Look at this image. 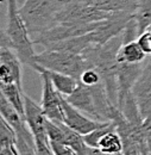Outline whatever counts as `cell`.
Wrapping results in <instances>:
<instances>
[{"label":"cell","mask_w":151,"mask_h":155,"mask_svg":"<svg viewBox=\"0 0 151 155\" xmlns=\"http://www.w3.org/2000/svg\"><path fill=\"white\" fill-rule=\"evenodd\" d=\"M0 45L11 48L23 64L35 69L36 53L34 49L35 42L31 37L29 29L19 13L17 0H7V18L6 26L1 31Z\"/></svg>","instance_id":"obj_1"},{"label":"cell","mask_w":151,"mask_h":155,"mask_svg":"<svg viewBox=\"0 0 151 155\" xmlns=\"http://www.w3.org/2000/svg\"><path fill=\"white\" fill-rule=\"evenodd\" d=\"M63 6L62 0H25L19 7L32 39L56 24L57 15Z\"/></svg>","instance_id":"obj_2"},{"label":"cell","mask_w":151,"mask_h":155,"mask_svg":"<svg viewBox=\"0 0 151 155\" xmlns=\"http://www.w3.org/2000/svg\"><path fill=\"white\" fill-rule=\"evenodd\" d=\"M36 66H40L49 71H55L72 75L79 80L82 72L91 68L92 64L83 54H75L66 50L47 48L42 53L36 54Z\"/></svg>","instance_id":"obj_3"},{"label":"cell","mask_w":151,"mask_h":155,"mask_svg":"<svg viewBox=\"0 0 151 155\" xmlns=\"http://www.w3.org/2000/svg\"><path fill=\"white\" fill-rule=\"evenodd\" d=\"M111 120L123 140V154H150L143 124H131L117 106L112 107Z\"/></svg>","instance_id":"obj_4"},{"label":"cell","mask_w":151,"mask_h":155,"mask_svg":"<svg viewBox=\"0 0 151 155\" xmlns=\"http://www.w3.org/2000/svg\"><path fill=\"white\" fill-rule=\"evenodd\" d=\"M24 100H25V119L35 138L36 153L37 155H53L54 153L51 149L50 138L47 129L48 117L45 115L42 105L39 106L36 101H34L26 94L24 96Z\"/></svg>","instance_id":"obj_5"},{"label":"cell","mask_w":151,"mask_h":155,"mask_svg":"<svg viewBox=\"0 0 151 155\" xmlns=\"http://www.w3.org/2000/svg\"><path fill=\"white\" fill-rule=\"evenodd\" d=\"M0 114L16 131L18 140L17 147L20 155H37L35 138L25 117L21 116L2 94L0 96Z\"/></svg>","instance_id":"obj_6"},{"label":"cell","mask_w":151,"mask_h":155,"mask_svg":"<svg viewBox=\"0 0 151 155\" xmlns=\"http://www.w3.org/2000/svg\"><path fill=\"white\" fill-rule=\"evenodd\" d=\"M112 13L101 11L86 2L67 0L57 15L56 23H93L106 19Z\"/></svg>","instance_id":"obj_7"},{"label":"cell","mask_w":151,"mask_h":155,"mask_svg":"<svg viewBox=\"0 0 151 155\" xmlns=\"http://www.w3.org/2000/svg\"><path fill=\"white\" fill-rule=\"evenodd\" d=\"M37 71L42 79L43 92H42V107L49 119L56 122H64V107H63V96L57 91L49 77L45 68L36 66Z\"/></svg>","instance_id":"obj_8"},{"label":"cell","mask_w":151,"mask_h":155,"mask_svg":"<svg viewBox=\"0 0 151 155\" xmlns=\"http://www.w3.org/2000/svg\"><path fill=\"white\" fill-rule=\"evenodd\" d=\"M132 93L143 119L151 116V55H148L143 72L133 86Z\"/></svg>","instance_id":"obj_9"},{"label":"cell","mask_w":151,"mask_h":155,"mask_svg":"<svg viewBox=\"0 0 151 155\" xmlns=\"http://www.w3.org/2000/svg\"><path fill=\"white\" fill-rule=\"evenodd\" d=\"M144 63H129L118 61L117 64V79H118V105L127 97L137 81V79L143 72Z\"/></svg>","instance_id":"obj_10"},{"label":"cell","mask_w":151,"mask_h":155,"mask_svg":"<svg viewBox=\"0 0 151 155\" xmlns=\"http://www.w3.org/2000/svg\"><path fill=\"white\" fill-rule=\"evenodd\" d=\"M21 64L23 62L17 54L7 47H0V84H21Z\"/></svg>","instance_id":"obj_11"},{"label":"cell","mask_w":151,"mask_h":155,"mask_svg":"<svg viewBox=\"0 0 151 155\" xmlns=\"http://www.w3.org/2000/svg\"><path fill=\"white\" fill-rule=\"evenodd\" d=\"M63 107H64V123L69 125L72 129L76 130L81 135H86L96 128L102 127L106 122H101L98 119H93L86 114L81 112L74 107L63 96ZM108 122V120H107Z\"/></svg>","instance_id":"obj_12"},{"label":"cell","mask_w":151,"mask_h":155,"mask_svg":"<svg viewBox=\"0 0 151 155\" xmlns=\"http://www.w3.org/2000/svg\"><path fill=\"white\" fill-rule=\"evenodd\" d=\"M74 107L80 110L81 112L86 114L87 116L93 117L98 120H101V117L99 115L98 107H96V101H95L94 93L91 87L81 84L79 81V86L76 90L69 96L64 97ZM102 122V120H101Z\"/></svg>","instance_id":"obj_13"},{"label":"cell","mask_w":151,"mask_h":155,"mask_svg":"<svg viewBox=\"0 0 151 155\" xmlns=\"http://www.w3.org/2000/svg\"><path fill=\"white\" fill-rule=\"evenodd\" d=\"M67 1V0H62ZM86 2L91 6H94L95 8L108 12V13H115V12H134L136 5L138 0H75Z\"/></svg>","instance_id":"obj_14"},{"label":"cell","mask_w":151,"mask_h":155,"mask_svg":"<svg viewBox=\"0 0 151 155\" xmlns=\"http://www.w3.org/2000/svg\"><path fill=\"white\" fill-rule=\"evenodd\" d=\"M16 131L8 122L0 117V155H20Z\"/></svg>","instance_id":"obj_15"},{"label":"cell","mask_w":151,"mask_h":155,"mask_svg":"<svg viewBox=\"0 0 151 155\" xmlns=\"http://www.w3.org/2000/svg\"><path fill=\"white\" fill-rule=\"evenodd\" d=\"M148 54L142 49L137 39L123 43L117 55L118 61L129 62V63H144L146 61L145 60Z\"/></svg>","instance_id":"obj_16"},{"label":"cell","mask_w":151,"mask_h":155,"mask_svg":"<svg viewBox=\"0 0 151 155\" xmlns=\"http://www.w3.org/2000/svg\"><path fill=\"white\" fill-rule=\"evenodd\" d=\"M0 91L19 114L25 117V93L23 87H19L17 84H0Z\"/></svg>","instance_id":"obj_17"},{"label":"cell","mask_w":151,"mask_h":155,"mask_svg":"<svg viewBox=\"0 0 151 155\" xmlns=\"http://www.w3.org/2000/svg\"><path fill=\"white\" fill-rule=\"evenodd\" d=\"M47 72L51 79L55 88L64 97L72 94L79 86V80L72 75L55 72V71H49V69H47Z\"/></svg>","instance_id":"obj_18"},{"label":"cell","mask_w":151,"mask_h":155,"mask_svg":"<svg viewBox=\"0 0 151 155\" xmlns=\"http://www.w3.org/2000/svg\"><path fill=\"white\" fill-rule=\"evenodd\" d=\"M132 18L137 24L138 34L145 32L151 25V0H138Z\"/></svg>","instance_id":"obj_19"},{"label":"cell","mask_w":151,"mask_h":155,"mask_svg":"<svg viewBox=\"0 0 151 155\" xmlns=\"http://www.w3.org/2000/svg\"><path fill=\"white\" fill-rule=\"evenodd\" d=\"M99 149L101 154H123V140L117 130H112L100 140Z\"/></svg>","instance_id":"obj_20"},{"label":"cell","mask_w":151,"mask_h":155,"mask_svg":"<svg viewBox=\"0 0 151 155\" xmlns=\"http://www.w3.org/2000/svg\"><path fill=\"white\" fill-rule=\"evenodd\" d=\"M112 130H117V129H115V124H114L112 120H108V122H106L102 127L96 128L93 131H91V133L83 135V137H85L86 143H87L89 147L99 148V142H100V140L104 137V135H106L107 133H110V131H112Z\"/></svg>","instance_id":"obj_21"},{"label":"cell","mask_w":151,"mask_h":155,"mask_svg":"<svg viewBox=\"0 0 151 155\" xmlns=\"http://www.w3.org/2000/svg\"><path fill=\"white\" fill-rule=\"evenodd\" d=\"M79 81L88 87H93L95 85L100 84V82H104L102 81V78L100 75V73L95 69L94 67H91V68H87L82 72V74L79 78Z\"/></svg>","instance_id":"obj_22"},{"label":"cell","mask_w":151,"mask_h":155,"mask_svg":"<svg viewBox=\"0 0 151 155\" xmlns=\"http://www.w3.org/2000/svg\"><path fill=\"white\" fill-rule=\"evenodd\" d=\"M50 144H51V149H53V153L55 155H72L76 154L75 150L68 146L67 143H63V142H56V141H50Z\"/></svg>","instance_id":"obj_23"},{"label":"cell","mask_w":151,"mask_h":155,"mask_svg":"<svg viewBox=\"0 0 151 155\" xmlns=\"http://www.w3.org/2000/svg\"><path fill=\"white\" fill-rule=\"evenodd\" d=\"M137 42L139 43V45L142 47V49H143L148 55H151V37H150V32H149L148 30L138 36Z\"/></svg>","instance_id":"obj_24"},{"label":"cell","mask_w":151,"mask_h":155,"mask_svg":"<svg viewBox=\"0 0 151 155\" xmlns=\"http://www.w3.org/2000/svg\"><path fill=\"white\" fill-rule=\"evenodd\" d=\"M143 130L146 137V142H148V147L151 154V116L144 118L143 120Z\"/></svg>","instance_id":"obj_25"},{"label":"cell","mask_w":151,"mask_h":155,"mask_svg":"<svg viewBox=\"0 0 151 155\" xmlns=\"http://www.w3.org/2000/svg\"><path fill=\"white\" fill-rule=\"evenodd\" d=\"M148 31L150 32V37H151V29H148Z\"/></svg>","instance_id":"obj_26"}]
</instances>
